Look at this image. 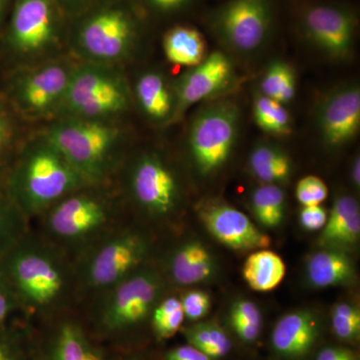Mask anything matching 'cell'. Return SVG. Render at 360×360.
<instances>
[{
    "instance_id": "obj_29",
    "label": "cell",
    "mask_w": 360,
    "mask_h": 360,
    "mask_svg": "<svg viewBox=\"0 0 360 360\" xmlns=\"http://www.w3.org/2000/svg\"><path fill=\"white\" fill-rule=\"evenodd\" d=\"M296 87L295 70L283 60L272 61L260 78V94L283 104L295 98Z\"/></svg>"
},
{
    "instance_id": "obj_12",
    "label": "cell",
    "mask_w": 360,
    "mask_h": 360,
    "mask_svg": "<svg viewBox=\"0 0 360 360\" xmlns=\"http://www.w3.org/2000/svg\"><path fill=\"white\" fill-rule=\"evenodd\" d=\"M274 20V0H226L210 11L207 25L227 49L248 54L266 44Z\"/></svg>"
},
{
    "instance_id": "obj_37",
    "label": "cell",
    "mask_w": 360,
    "mask_h": 360,
    "mask_svg": "<svg viewBox=\"0 0 360 360\" xmlns=\"http://www.w3.org/2000/svg\"><path fill=\"white\" fill-rule=\"evenodd\" d=\"M180 302L184 309V317L191 322L200 321L205 319L212 307V298L203 290L186 291L182 295Z\"/></svg>"
},
{
    "instance_id": "obj_28",
    "label": "cell",
    "mask_w": 360,
    "mask_h": 360,
    "mask_svg": "<svg viewBox=\"0 0 360 360\" xmlns=\"http://www.w3.org/2000/svg\"><path fill=\"white\" fill-rule=\"evenodd\" d=\"M253 215L258 224L274 229L283 222L286 198L283 189L276 184H262L253 191L250 198Z\"/></svg>"
},
{
    "instance_id": "obj_32",
    "label": "cell",
    "mask_w": 360,
    "mask_h": 360,
    "mask_svg": "<svg viewBox=\"0 0 360 360\" xmlns=\"http://www.w3.org/2000/svg\"><path fill=\"white\" fill-rule=\"evenodd\" d=\"M253 117L260 129L276 136L291 132V117L284 104L259 94L253 101Z\"/></svg>"
},
{
    "instance_id": "obj_40",
    "label": "cell",
    "mask_w": 360,
    "mask_h": 360,
    "mask_svg": "<svg viewBox=\"0 0 360 360\" xmlns=\"http://www.w3.org/2000/svg\"><path fill=\"white\" fill-rule=\"evenodd\" d=\"M193 1L194 0H139L146 11L160 16L179 13L191 6Z\"/></svg>"
},
{
    "instance_id": "obj_39",
    "label": "cell",
    "mask_w": 360,
    "mask_h": 360,
    "mask_svg": "<svg viewBox=\"0 0 360 360\" xmlns=\"http://www.w3.org/2000/svg\"><path fill=\"white\" fill-rule=\"evenodd\" d=\"M20 312H23L20 302L6 277L0 272V326L14 324V316Z\"/></svg>"
},
{
    "instance_id": "obj_42",
    "label": "cell",
    "mask_w": 360,
    "mask_h": 360,
    "mask_svg": "<svg viewBox=\"0 0 360 360\" xmlns=\"http://www.w3.org/2000/svg\"><path fill=\"white\" fill-rule=\"evenodd\" d=\"M103 0H56L66 20L72 21Z\"/></svg>"
},
{
    "instance_id": "obj_41",
    "label": "cell",
    "mask_w": 360,
    "mask_h": 360,
    "mask_svg": "<svg viewBox=\"0 0 360 360\" xmlns=\"http://www.w3.org/2000/svg\"><path fill=\"white\" fill-rule=\"evenodd\" d=\"M328 212L321 205L302 206L300 225L307 231H321L328 220Z\"/></svg>"
},
{
    "instance_id": "obj_27",
    "label": "cell",
    "mask_w": 360,
    "mask_h": 360,
    "mask_svg": "<svg viewBox=\"0 0 360 360\" xmlns=\"http://www.w3.org/2000/svg\"><path fill=\"white\" fill-rule=\"evenodd\" d=\"M180 330L188 345L198 348L213 359L220 360L231 354V338L224 328L215 322H193Z\"/></svg>"
},
{
    "instance_id": "obj_26",
    "label": "cell",
    "mask_w": 360,
    "mask_h": 360,
    "mask_svg": "<svg viewBox=\"0 0 360 360\" xmlns=\"http://www.w3.org/2000/svg\"><path fill=\"white\" fill-rule=\"evenodd\" d=\"M286 266L283 258L269 250L251 253L243 265V276L251 290L269 292L276 290L285 277Z\"/></svg>"
},
{
    "instance_id": "obj_17",
    "label": "cell",
    "mask_w": 360,
    "mask_h": 360,
    "mask_svg": "<svg viewBox=\"0 0 360 360\" xmlns=\"http://www.w3.org/2000/svg\"><path fill=\"white\" fill-rule=\"evenodd\" d=\"M94 333L72 319H58L39 340L32 338L34 360H111Z\"/></svg>"
},
{
    "instance_id": "obj_23",
    "label": "cell",
    "mask_w": 360,
    "mask_h": 360,
    "mask_svg": "<svg viewBox=\"0 0 360 360\" xmlns=\"http://www.w3.org/2000/svg\"><path fill=\"white\" fill-rule=\"evenodd\" d=\"M305 274L314 288H333L352 283L355 266L347 251L322 248L310 255L305 265Z\"/></svg>"
},
{
    "instance_id": "obj_20",
    "label": "cell",
    "mask_w": 360,
    "mask_h": 360,
    "mask_svg": "<svg viewBox=\"0 0 360 360\" xmlns=\"http://www.w3.org/2000/svg\"><path fill=\"white\" fill-rule=\"evenodd\" d=\"M132 99L144 116L156 125L172 124L175 105L174 82L158 70L142 72L131 87Z\"/></svg>"
},
{
    "instance_id": "obj_6",
    "label": "cell",
    "mask_w": 360,
    "mask_h": 360,
    "mask_svg": "<svg viewBox=\"0 0 360 360\" xmlns=\"http://www.w3.org/2000/svg\"><path fill=\"white\" fill-rule=\"evenodd\" d=\"M66 20L56 0H13L4 54L15 68L61 56L68 40Z\"/></svg>"
},
{
    "instance_id": "obj_13",
    "label": "cell",
    "mask_w": 360,
    "mask_h": 360,
    "mask_svg": "<svg viewBox=\"0 0 360 360\" xmlns=\"http://www.w3.org/2000/svg\"><path fill=\"white\" fill-rule=\"evenodd\" d=\"M125 191L142 212L165 219L176 212L181 200L179 180L172 167L155 151L135 155L127 165Z\"/></svg>"
},
{
    "instance_id": "obj_36",
    "label": "cell",
    "mask_w": 360,
    "mask_h": 360,
    "mask_svg": "<svg viewBox=\"0 0 360 360\" xmlns=\"http://www.w3.org/2000/svg\"><path fill=\"white\" fill-rule=\"evenodd\" d=\"M295 195L302 206L321 205L328 198V186L319 177L307 175L296 184Z\"/></svg>"
},
{
    "instance_id": "obj_2",
    "label": "cell",
    "mask_w": 360,
    "mask_h": 360,
    "mask_svg": "<svg viewBox=\"0 0 360 360\" xmlns=\"http://www.w3.org/2000/svg\"><path fill=\"white\" fill-rule=\"evenodd\" d=\"M86 186L89 182L44 132L23 144L2 184L27 219L41 215L65 196Z\"/></svg>"
},
{
    "instance_id": "obj_22",
    "label": "cell",
    "mask_w": 360,
    "mask_h": 360,
    "mask_svg": "<svg viewBox=\"0 0 360 360\" xmlns=\"http://www.w3.org/2000/svg\"><path fill=\"white\" fill-rule=\"evenodd\" d=\"M167 267L174 283L184 286L205 283L217 272L212 252L198 240L186 241L176 248L170 255Z\"/></svg>"
},
{
    "instance_id": "obj_18",
    "label": "cell",
    "mask_w": 360,
    "mask_h": 360,
    "mask_svg": "<svg viewBox=\"0 0 360 360\" xmlns=\"http://www.w3.org/2000/svg\"><path fill=\"white\" fill-rule=\"evenodd\" d=\"M317 127L328 148H343L354 141L360 129L359 84L341 85L326 94L317 112Z\"/></svg>"
},
{
    "instance_id": "obj_35",
    "label": "cell",
    "mask_w": 360,
    "mask_h": 360,
    "mask_svg": "<svg viewBox=\"0 0 360 360\" xmlns=\"http://www.w3.org/2000/svg\"><path fill=\"white\" fill-rule=\"evenodd\" d=\"M331 329L341 342L354 343L360 338V310L352 302L336 303L331 309Z\"/></svg>"
},
{
    "instance_id": "obj_38",
    "label": "cell",
    "mask_w": 360,
    "mask_h": 360,
    "mask_svg": "<svg viewBox=\"0 0 360 360\" xmlns=\"http://www.w3.org/2000/svg\"><path fill=\"white\" fill-rule=\"evenodd\" d=\"M15 141V127L8 108L0 98V169L7 162Z\"/></svg>"
},
{
    "instance_id": "obj_4",
    "label": "cell",
    "mask_w": 360,
    "mask_h": 360,
    "mask_svg": "<svg viewBox=\"0 0 360 360\" xmlns=\"http://www.w3.org/2000/svg\"><path fill=\"white\" fill-rule=\"evenodd\" d=\"M89 184H104L122 163L124 132L117 122L58 117L44 131Z\"/></svg>"
},
{
    "instance_id": "obj_30",
    "label": "cell",
    "mask_w": 360,
    "mask_h": 360,
    "mask_svg": "<svg viewBox=\"0 0 360 360\" xmlns=\"http://www.w3.org/2000/svg\"><path fill=\"white\" fill-rule=\"evenodd\" d=\"M229 323L241 342L252 345L262 335L264 317L257 303L248 300H238L229 309Z\"/></svg>"
},
{
    "instance_id": "obj_9",
    "label": "cell",
    "mask_w": 360,
    "mask_h": 360,
    "mask_svg": "<svg viewBox=\"0 0 360 360\" xmlns=\"http://www.w3.org/2000/svg\"><path fill=\"white\" fill-rule=\"evenodd\" d=\"M149 250L141 232L113 227L80 253L75 266L77 288L101 295L141 269Z\"/></svg>"
},
{
    "instance_id": "obj_44",
    "label": "cell",
    "mask_w": 360,
    "mask_h": 360,
    "mask_svg": "<svg viewBox=\"0 0 360 360\" xmlns=\"http://www.w3.org/2000/svg\"><path fill=\"white\" fill-rule=\"evenodd\" d=\"M314 360H359V354L347 347H326L319 350Z\"/></svg>"
},
{
    "instance_id": "obj_34",
    "label": "cell",
    "mask_w": 360,
    "mask_h": 360,
    "mask_svg": "<svg viewBox=\"0 0 360 360\" xmlns=\"http://www.w3.org/2000/svg\"><path fill=\"white\" fill-rule=\"evenodd\" d=\"M0 360H34L32 336L25 328L0 326Z\"/></svg>"
},
{
    "instance_id": "obj_31",
    "label": "cell",
    "mask_w": 360,
    "mask_h": 360,
    "mask_svg": "<svg viewBox=\"0 0 360 360\" xmlns=\"http://www.w3.org/2000/svg\"><path fill=\"white\" fill-rule=\"evenodd\" d=\"M27 219L0 184V259L27 233Z\"/></svg>"
},
{
    "instance_id": "obj_8",
    "label": "cell",
    "mask_w": 360,
    "mask_h": 360,
    "mask_svg": "<svg viewBox=\"0 0 360 360\" xmlns=\"http://www.w3.org/2000/svg\"><path fill=\"white\" fill-rule=\"evenodd\" d=\"M162 279L151 267L135 270L101 295L94 316L97 340H122L141 326L160 302Z\"/></svg>"
},
{
    "instance_id": "obj_19",
    "label": "cell",
    "mask_w": 360,
    "mask_h": 360,
    "mask_svg": "<svg viewBox=\"0 0 360 360\" xmlns=\"http://www.w3.org/2000/svg\"><path fill=\"white\" fill-rule=\"evenodd\" d=\"M321 338L319 315L310 309H297L277 321L270 336V345L277 359L305 360L314 352Z\"/></svg>"
},
{
    "instance_id": "obj_11",
    "label": "cell",
    "mask_w": 360,
    "mask_h": 360,
    "mask_svg": "<svg viewBox=\"0 0 360 360\" xmlns=\"http://www.w3.org/2000/svg\"><path fill=\"white\" fill-rule=\"evenodd\" d=\"M240 127V110L229 99L205 104L193 115L187 146L194 167L201 176L219 172L231 158Z\"/></svg>"
},
{
    "instance_id": "obj_21",
    "label": "cell",
    "mask_w": 360,
    "mask_h": 360,
    "mask_svg": "<svg viewBox=\"0 0 360 360\" xmlns=\"http://www.w3.org/2000/svg\"><path fill=\"white\" fill-rule=\"evenodd\" d=\"M360 210L354 196L341 194L335 198L326 224L321 229L319 245L322 248L345 250L359 243Z\"/></svg>"
},
{
    "instance_id": "obj_24",
    "label": "cell",
    "mask_w": 360,
    "mask_h": 360,
    "mask_svg": "<svg viewBox=\"0 0 360 360\" xmlns=\"http://www.w3.org/2000/svg\"><path fill=\"white\" fill-rule=\"evenodd\" d=\"M165 58L172 65L191 68L206 58L205 37L196 28L175 25L165 32L162 40Z\"/></svg>"
},
{
    "instance_id": "obj_25",
    "label": "cell",
    "mask_w": 360,
    "mask_h": 360,
    "mask_svg": "<svg viewBox=\"0 0 360 360\" xmlns=\"http://www.w3.org/2000/svg\"><path fill=\"white\" fill-rule=\"evenodd\" d=\"M248 168L262 184L278 186L290 179L292 161L283 149L274 144L260 142L251 150Z\"/></svg>"
},
{
    "instance_id": "obj_5",
    "label": "cell",
    "mask_w": 360,
    "mask_h": 360,
    "mask_svg": "<svg viewBox=\"0 0 360 360\" xmlns=\"http://www.w3.org/2000/svg\"><path fill=\"white\" fill-rule=\"evenodd\" d=\"M103 186L82 187L45 210L41 215L46 240L60 250L80 255L115 227V198Z\"/></svg>"
},
{
    "instance_id": "obj_46",
    "label": "cell",
    "mask_w": 360,
    "mask_h": 360,
    "mask_svg": "<svg viewBox=\"0 0 360 360\" xmlns=\"http://www.w3.org/2000/svg\"><path fill=\"white\" fill-rule=\"evenodd\" d=\"M11 1L13 0H0V26L4 22V18H6L8 7L11 6Z\"/></svg>"
},
{
    "instance_id": "obj_45",
    "label": "cell",
    "mask_w": 360,
    "mask_h": 360,
    "mask_svg": "<svg viewBox=\"0 0 360 360\" xmlns=\"http://www.w3.org/2000/svg\"><path fill=\"white\" fill-rule=\"evenodd\" d=\"M352 181L355 187L360 186V158L359 155L355 156L352 165Z\"/></svg>"
},
{
    "instance_id": "obj_3",
    "label": "cell",
    "mask_w": 360,
    "mask_h": 360,
    "mask_svg": "<svg viewBox=\"0 0 360 360\" xmlns=\"http://www.w3.org/2000/svg\"><path fill=\"white\" fill-rule=\"evenodd\" d=\"M142 23L130 0H103L71 21L68 46L77 61L120 68L141 44Z\"/></svg>"
},
{
    "instance_id": "obj_10",
    "label": "cell",
    "mask_w": 360,
    "mask_h": 360,
    "mask_svg": "<svg viewBox=\"0 0 360 360\" xmlns=\"http://www.w3.org/2000/svg\"><path fill=\"white\" fill-rule=\"evenodd\" d=\"M77 59L63 56L16 68L7 82V99L26 120H54L58 116Z\"/></svg>"
},
{
    "instance_id": "obj_15",
    "label": "cell",
    "mask_w": 360,
    "mask_h": 360,
    "mask_svg": "<svg viewBox=\"0 0 360 360\" xmlns=\"http://www.w3.org/2000/svg\"><path fill=\"white\" fill-rule=\"evenodd\" d=\"M234 77L231 58L222 51H213L198 65L188 68L174 82L176 105L172 124L180 122L194 104L224 94Z\"/></svg>"
},
{
    "instance_id": "obj_1",
    "label": "cell",
    "mask_w": 360,
    "mask_h": 360,
    "mask_svg": "<svg viewBox=\"0 0 360 360\" xmlns=\"http://www.w3.org/2000/svg\"><path fill=\"white\" fill-rule=\"evenodd\" d=\"M0 272L25 314H58L77 288L75 266L63 251L28 232L0 259Z\"/></svg>"
},
{
    "instance_id": "obj_33",
    "label": "cell",
    "mask_w": 360,
    "mask_h": 360,
    "mask_svg": "<svg viewBox=\"0 0 360 360\" xmlns=\"http://www.w3.org/2000/svg\"><path fill=\"white\" fill-rule=\"evenodd\" d=\"M184 319L179 298L169 296L158 302L151 312V328L158 340H169L181 329Z\"/></svg>"
},
{
    "instance_id": "obj_43",
    "label": "cell",
    "mask_w": 360,
    "mask_h": 360,
    "mask_svg": "<svg viewBox=\"0 0 360 360\" xmlns=\"http://www.w3.org/2000/svg\"><path fill=\"white\" fill-rule=\"evenodd\" d=\"M163 360H215L208 356L200 349L187 345L172 348L165 355Z\"/></svg>"
},
{
    "instance_id": "obj_47",
    "label": "cell",
    "mask_w": 360,
    "mask_h": 360,
    "mask_svg": "<svg viewBox=\"0 0 360 360\" xmlns=\"http://www.w3.org/2000/svg\"><path fill=\"white\" fill-rule=\"evenodd\" d=\"M111 360H143L141 355L137 354H127L120 355V356L111 359Z\"/></svg>"
},
{
    "instance_id": "obj_7",
    "label": "cell",
    "mask_w": 360,
    "mask_h": 360,
    "mask_svg": "<svg viewBox=\"0 0 360 360\" xmlns=\"http://www.w3.org/2000/svg\"><path fill=\"white\" fill-rule=\"evenodd\" d=\"M134 103L120 68L77 61L58 117L118 122Z\"/></svg>"
},
{
    "instance_id": "obj_14",
    "label": "cell",
    "mask_w": 360,
    "mask_h": 360,
    "mask_svg": "<svg viewBox=\"0 0 360 360\" xmlns=\"http://www.w3.org/2000/svg\"><path fill=\"white\" fill-rule=\"evenodd\" d=\"M303 39L333 60H345L354 52L359 15L342 2L321 1L307 4L297 20Z\"/></svg>"
},
{
    "instance_id": "obj_16",
    "label": "cell",
    "mask_w": 360,
    "mask_h": 360,
    "mask_svg": "<svg viewBox=\"0 0 360 360\" xmlns=\"http://www.w3.org/2000/svg\"><path fill=\"white\" fill-rule=\"evenodd\" d=\"M198 215L212 236L231 250H265L271 243L269 236L260 231L248 215L227 203L206 201L198 208Z\"/></svg>"
}]
</instances>
